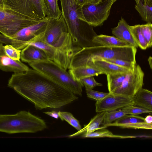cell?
<instances>
[{"instance_id":"6da1fadb","label":"cell","mask_w":152,"mask_h":152,"mask_svg":"<svg viewBox=\"0 0 152 152\" xmlns=\"http://www.w3.org/2000/svg\"><path fill=\"white\" fill-rule=\"evenodd\" d=\"M8 86L33 103L37 109L59 108L78 99L75 94L34 69L14 73Z\"/></svg>"},{"instance_id":"7a4b0ae2","label":"cell","mask_w":152,"mask_h":152,"mask_svg":"<svg viewBox=\"0 0 152 152\" xmlns=\"http://www.w3.org/2000/svg\"><path fill=\"white\" fill-rule=\"evenodd\" d=\"M60 0L62 15L73 45L81 48L99 46L93 42L97 35L93 29L94 27L85 21L82 6L78 5L76 0Z\"/></svg>"},{"instance_id":"3957f363","label":"cell","mask_w":152,"mask_h":152,"mask_svg":"<svg viewBox=\"0 0 152 152\" xmlns=\"http://www.w3.org/2000/svg\"><path fill=\"white\" fill-rule=\"evenodd\" d=\"M137 48L98 46L83 48L75 53L71 59L69 69L88 64L93 60L120 59L136 62Z\"/></svg>"},{"instance_id":"277c9868","label":"cell","mask_w":152,"mask_h":152,"mask_svg":"<svg viewBox=\"0 0 152 152\" xmlns=\"http://www.w3.org/2000/svg\"><path fill=\"white\" fill-rule=\"evenodd\" d=\"M47 127L42 119L26 111L14 114H0V132L10 134L34 133Z\"/></svg>"},{"instance_id":"5b68a950","label":"cell","mask_w":152,"mask_h":152,"mask_svg":"<svg viewBox=\"0 0 152 152\" xmlns=\"http://www.w3.org/2000/svg\"><path fill=\"white\" fill-rule=\"evenodd\" d=\"M39 37L48 44L72 56L82 49L73 45L62 15L58 19L49 18L45 30Z\"/></svg>"},{"instance_id":"8992f818","label":"cell","mask_w":152,"mask_h":152,"mask_svg":"<svg viewBox=\"0 0 152 152\" xmlns=\"http://www.w3.org/2000/svg\"><path fill=\"white\" fill-rule=\"evenodd\" d=\"M28 64L33 69L49 77L75 94L82 95L83 83L53 61L47 59Z\"/></svg>"},{"instance_id":"52a82bcc","label":"cell","mask_w":152,"mask_h":152,"mask_svg":"<svg viewBox=\"0 0 152 152\" xmlns=\"http://www.w3.org/2000/svg\"><path fill=\"white\" fill-rule=\"evenodd\" d=\"M40 21L33 20L5 4H0V32L10 37L19 31Z\"/></svg>"},{"instance_id":"ba28073f","label":"cell","mask_w":152,"mask_h":152,"mask_svg":"<svg viewBox=\"0 0 152 152\" xmlns=\"http://www.w3.org/2000/svg\"><path fill=\"white\" fill-rule=\"evenodd\" d=\"M114 3L113 0H101L84 5L82 11L85 21L93 27L102 26L108 18Z\"/></svg>"},{"instance_id":"9c48e42d","label":"cell","mask_w":152,"mask_h":152,"mask_svg":"<svg viewBox=\"0 0 152 152\" xmlns=\"http://www.w3.org/2000/svg\"><path fill=\"white\" fill-rule=\"evenodd\" d=\"M4 4L32 19L41 21L46 16L42 0H4Z\"/></svg>"},{"instance_id":"30bf717a","label":"cell","mask_w":152,"mask_h":152,"mask_svg":"<svg viewBox=\"0 0 152 152\" xmlns=\"http://www.w3.org/2000/svg\"><path fill=\"white\" fill-rule=\"evenodd\" d=\"M49 18L46 17L38 23L24 28L18 31L10 38L13 47L18 50L23 49L27 43L44 31Z\"/></svg>"},{"instance_id":"8fae6325","label":"cell","mask_w":152,"mask_h":152,"mask_svg":"<svg viewBox=\"0 0 152 152\" xmlns=\"http://www.w3.org/2000/svg\"><path fill=\"white\" fill-rule=\"evenodd\" d=\"M39 35L29 42L27 45H32L40 48L45 52L48 59L53 61L66 70L69 69L73 56L67 52L48 44L40 38Z\"/></svg>"},{"instance_id":"7c38bea8","label":"cell","mask_w":152,"mask_h":152,"mask_svg":"<svg viewBox=\"0 0 152 152\" xmlns=\"http://www.w3.org/2000/svg\"><path fill=\"white\" fill-rule=\"evenodd\" d=\"M144 73L139 65L128 73L121 85L113 91L115 93L132 97L142 88Z\"/></svg>"},{"instance_id":"4fadbf2b","label":"cell","mask_w":152,"mask_h":152,"mask_svg":"<svg viewBox=\"0 0 152 152\" xmlns=\"http://www.w3.org/2000/svg\"><path fill=\"white\" fill-rule=\"evenodd\" d=\"M134 104L132 97L110 92L103 99L96 101V111L99 113L115 110Z\"/></svg>"},{"instance_id":"5bb4252c","label":"cell","mask_w":152,"mask_h":152,"mask_svg":"<svg viewBox=\"0 0 152 152\" xmlns=\"http://www.w3.org/2000/svg\"><path fill=\"white\" fill-rule=\"evenodd\" d=\"M145 118L136 115L126 114L114 122L104 125L118 126L123 128L151 129L152 124H148L145 121Z\"/></svg>"},{"instance_id":"9a60e30c","label":"cell","mask_w":152,"mask_h":152,"mask_svg":"<svg viewBox=\"0 0 152 152\" xmlns=\"http://www.w3.org/2000/svg\"><path fill=\"white\" fill-rule=\"evenodd\" d=\"M0 69L6 72L20 73L25 72L29 69L20 60H15L9 57L4 51L2 43H0Z\"/></svg>"},{"instance_id":"2e32d148","label":"cell","mask_w":152,"mask_h":152,"mask_svg":"<svg viewBox=\"0 0 152 152\" xmlns=\"http://www.w3.org/2000/svg\"><path fill=\"white\" fill-rule=\"evenodd\" d=\"M20 58L23 62L28 63L48 59L43 50L34 45H28L21 51Z\"/></svg>"},{"instance_id":"e0dca14e","label":"cell","mask_w":152,"mask_h":152,"mask_svg":"<svg viewBox=\"0 0 152 152\" xmlns=\"http://www.w3.org/2000/svg\"><path fill=\"white\" fill-rule=\"evenodd\" d=\"M129 26L125 19L121 18L117 26L112 28V33L119 39L137 48L138 46L132 36Z\"/></svg>"},{"instance_id":"ac0fdd59","label":"cell","mask_w":152,"mask_h":152,"mask_svg":"<svg viewBox=\"0 0 152 152\" xmlns=\"http://www.w3.org/2000/svg\"><path fill=\"white\" fill-rule=\"evenodd\" d=\"M69 72L75 79H80L91 76H98L103 74L92 62L80 66L69 69Z\"/></svg>"},{"instance_id":"d6986e66","label":"cell","mask_w":152,"mask_h":152,"mask_svg":"<svg viewBox=\"0 0 152 152\" xmlns=\"http://www.w3.org/2000/svg\"><path fill=\"white\" fill-rule=\"evenodd\" d=\"M96 67L106 75L119 73H128L132 71L124 67L120 66L105 60L97 59L92 61Z\"/></svg>"},{"instance_id":"ffe728a7","label":"cell","mask_w":152,"mask_h":152,"mask_svg":"<svg viewBox=\"0 0 152 152\" xmlns=\"http://www.w3.org/2000/svg\"><path fill=\"white\" fill-rule=\"evenodd\" d=\"M134 105L152 111V92L142 88L132 97Z\"/></svg>"},{"instance_id":"44dd1931","label":"cell","mask_w":152,"mask_h":152,"mask_svg":"<svg viewBox=\"0 0 152 152\" xmlns=\"http://www.w3.org/2000/svg\"><path fill=\"white\" fill-rule=\"evenodd\" d=\"M105 113V111L99 113L83 128L77 132L68 136V137H74L85 133L92 132L100 129L106 128V127L104 126L99 127L100 125L102 124Z\"/></svg>"},{"instance_id":"7402d4cb","label":"cell","mask_w":152,"mask_h":152,"mask_svg":"<svg viewBox=\"0 0 152 152\" xmlns=\"http://www.w3.org/2000/svg\"><path fill=\"white\" fill-rule=\"evenodd\" d=\"M93 42L99 46H124L131 45L115 36L103 34L97 35L94 38Z\"/></svg>"},{"instance_id":"603a6c76","label":"cell","mask_w":152,"mask_h":152,"mask_svg":"<svg viewBox=\"0 0 152 152\" xmlns=\"http://www.w3.org/2000/svg\"><path fill=\"white\" fill-rule=\"evenodd\" d=\"M46 16L49 18L58 19L62 15L57 0H42Z\"/></svg>"},{"instance_id":"cb8c5ba5","label":"cell","mask_w":152,"mask_h":152,"mask_svg":"<svg viewBox=\"0 0 152 152\" xmlns=\"http://www.w3.org/2000/svg\"><path fill=\"white\" fill-rule=\"evenodd\" d=\"M91 133H85L83 134L82 137H107L118 138H132L136 137L137 136H123L113 134L111 132L106 129L103 128Z\"/></svg>"},{"instance_id":"d4e9b609","label":"cell","mask_w":152,"mask_h":152,"mask_svg":"<svg viewBox=\"0 0 152 152\" xmlns=\"http://www.w3.org/2000/svg\"><path fill=\"white\" fill-rule=\"evenodd\" d=\"M128 73H119L106 75L107 87L109 92H112L120 86Z\"/></svg>"},{"instance_id":"484cf974","label":"cell","mask_w":152,"mask_h":152,"mask_svg":"<svg viewBox=\"0 0 152 152\" xmlns=\"http://www.w3.org/2000/svg\"><path fill=\"white\" fill-rule=\"evenodd\" d=\"M132 36L137 45L142 50L148 48V44L144 37L141 30V25L138 24L129 26Z\"/></svg>"},{"instance_id":"4316f807","label":"cell","mask_w":152,"mask_h":152,"mask_svg":"<svg viewBox=\"0 0 152 152\" xmlns=\"http://www.w3.org/2000/svg\"><path fill=\"white\" fill-rule=\"evenodd\" d=\"M135 8L143 20L147 23H152V5L145 4L140 2L136 4Z\"/></svg>"},{"instance_id":"83f0119b","label":"cell","mask_w":152,"mask_h":152,"mask_svg":"<svg viewBox=\"0 0 152 152\" xmlns=\"http://www.w3.org/2000/svg\"><path fill=\"white\" fill-rule=\"evenodd\" d=\"M125 115L126 114L122 109L105 111L102 124L104 126L111 123Z\"/></svg>"},{"instance_id":"f1b7e54d","label":"cell","mask_w":152,"mask_h":152,"mask_svg":"<svg viewBox=\"0 0 152 152\" xmlns=\"http://www.w3.org/2000/svg\"><path fill=\"white\" fill-rule=\"evenodd\" d=\"M58 112L59 118L62 121H66L78 131L82 129L79 121L74 118L71 113L66 112L59 111Z\"/></svg>"},{"instance_id":"f546056e","label":"cell","mask_w":152,"mask_h":152,"mask_svg":"<svg viewBox=\"0 0 152 152\" xmlns=\"http://www.w3.org/2000/svg\"><path fill=\"white\" fill-rule=\"evenodd\" d=\"M141 30L142 34L146 41L148 48L151 47L152 45V24L147 23L141 25Z\"/></svg>"},{"instance_id":"4dcf8cb0","label":"cell","mask_w":152,"mask_h":152,"mask_svg":"<svg viewBox=\"0 0 152 152\" xmlns=\"http://www.w3.org/2000/svg\"><path fill=\"white\" fill-rule=\"evenodd\" d=\"M122 110L126 114L137 115L143 113L151 114L152 112L151 111L133 105L123 107Z\"/></svg>"},{"instance_id":"1f68e13d","label":"cell","mask_w":152,"mask_h":152,"mask_svg":"<svg viewBox=\"0 0 152 152\" xmlns=\"http://www.w3.org/2000/svg\"><path fill=\"white\" fill-rule=\"evenodd\" d=\"M4 51L9 57L15 60L19 61L21 50L14 48L12 46L7 45L4 46Z\"/></svg>"},{"instance_id":"d6a6232c","label":"cell","mask_w":152,"mask_h":152,"mask_svg":"<svg viewBox=\"0 0 152 152\" xmlns=\"http://www.w3.org/2000/svg\"><path fill=\"white\" fill-rule=\"evenodd\" d=\"M104 60L127 68L131 71L134 70L137 65L136 63L122 60L107 59Z\"/></svg>"},{"instance_id":"836d02e7","label":"cell","mask_w":152,"mask_h":152,"mask_svg":"<svg viewBox=\"0 0 152 152\" xmlns=\"http://www.w3.org/2000/svg\"><path fill=\"white\" fill-rule=\"evenodd\" d=\"M80 80L85 86V88L92 89L97 86H102V84L97 82L94 79V76L82 78Z\"/></svg>"},{"instance_id":"e575fe53","label":"cell","mask_w":152,"mask_h":152,"mask_svg":"<svg viewBox=\"0 0 152 152\" xmlns=\"http://www.w3.org/2000/svg\"><path fill=\"white\" fill-rule=\"evenodd\" d=\"M87 96L94 99L96 101L101 100L104 98L108 93L96 91L90 88H85Z\"/></svg>"},{"instance_id":"d590c367","label":"cell","mask_w":152,"mask_h":152,"mask_svg":"<svg viewBox=\"0 0 152 152\" xmlns=\"http://www.w3.org/2000/svg\"><path fill=\"white\" fill-rule=\"evenodd\" d=\"M101 0H76L77 4L79 5L83 6L84 4L90 3H95L99 2Z\"/></svg>"},{"instance_id":"8d00e7d4","label":"cell","mask_w":152,"mask_h":152,"mask_svg":"<svg viewBox=\"0 0 152 152\" xmlns=\"http://www.w3.org/2000/svg\"><path fill=\"white\" fill-rule=\"evenodd\" d=\"M44 113L56 119H58L59 117L58 112L55 111H52L51 112H44Z\"/></svg>"},{"instance_id":"74e56055","label":"cell","mask_w":152,"mask_h":152,"mask_svg":"<svg viewBox=\"0 0 152 152\" xmlns=\"http://www.w3.org/2000/svg\"><path fill=\"white\" fill-rule=\"evenodd\" d=\"M145 121L146 123L148 124H152V116L149 115L146 116L144 118Z\"/></svg>"},{"instance_id":"f35d334b","label":"cell","mask_w":152,"mask_h":152,"mask_svg":"<svg viewBox=\"0 0 152 152\" xmlns=\"http://www.w3.org/2000/svg\"><path fill=\"white\" fill-rule=\"evenodd\" d=\"M148 64L150 66V68L151 69H152V58L151 56H150L148 59Z\"/></svg>"},{"instance_id":"ab89813d","label":"cell","mask_w":152,"mask_h":152,"mask_svg":"<svg viewBox=\"0 0 152 152\" xmlns=\"http://www.w3.org/2000/svg\"><path fill=\"white\" fill-rule=\"evenodd\" d=\"M144 4L152 5V0H145Z\"/></svg>"},{"instance_id":"60d3db41","label":"cell","mask_w":152,"mask_h":152,"mask_svg":"<svg viewBox=\"0 0 152 152\" xmlns=\"http://www.w3.org/2000/svg\"><path fill=\"white\" fill-rule=\"evenodd\" d=\"M136 2V4L140 2H142L144 4L145 2V0H134Z\"/></svg>"},{"instance_id":"b9f144b4","label":"cell","mask_w":152,"mask_h":152,"mask_svg":"<svg viewBox=\"0 0 152 152\" xmlns=\"http://www.w3.org/2000/svg\"><path fill=\"white\" fill-rule=\"evenodd\" d=\"M0 4H5L4 1V0H0Z\"/></svg>"},{"instance_id":"7bdbcfd3","label":"cell","mask_w":152,"mask_h":152,"mask_svg":"<svg viewBox=\"0 0 152 152\" xmlns=\"http://www.w3.org/2000/svg\"><path fill=\"white\" fill-rule=\"evenodd\" d=\"M117 0H113L114 2H115Z\"/></svg>"}]
</instances>
